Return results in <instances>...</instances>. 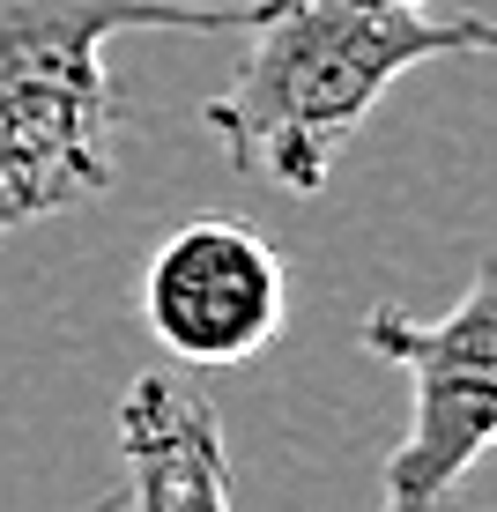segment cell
I'll return each mask as SVG.
<instances>
[{
    "instance_id": "obj_1",
    "label": "cell",
    "mask_w": 497,
    "mask_h": 512,
    "mask_svg": "<svg viewBox=\"0 0 497 512\" xmlns=\"http://www.w3.org/2000/svg\"><path fill=\"white\" fill-rule=\"evenodd\" d=\"M446 52H497L490 15H438L431 0H260L245 60L208 127L245 179L319 193L408 67Z\"/></svg>"
},
{
    "instance_id": "obj_2",
    "label": "cell",
    "mask_w": 497,
    "mask_h": 512,
    "mask_svg": "<svg viewBox=\"0 0 497 512\" xmlns=\"http://www.w3.org/2000/svg\"><path fill=\"white\" fill-rule=\"evenodd\" d=\"M260 0H0V238L112 186L119 30H253Z\"/></svg>"
},
{
    "instance_id": "obj_3",
    "label": "cell",
    "mask_w": 497,
    "mask_h": 512,
    "mask_svg": "<svg viewBox=\"0 0 497 512\" xmlns=\"http://www.w3.org/2000/svg\"><path fill=\"white\" fill-rule=\"evenodd\" d=\"M364 349L401 364L416 394L401 446L386 453L379 512H438L446 490L497 446V260H483L446 320H408L401 305L364 312Z\"/></svg>"
},
{
    "instance_id": "obj_5",
    "label": "cell",
    "mask_w": 497,
    "mask_h": 512,
    "mask_svg": "<svg viewBox=\"0 0 497 512\" xmlns=\"http://www.w3.org/2000/svg\"><path fill=\"white\" fill-rule=\"evenodd\" d=\"M127 512H238L216 409L171 372H141L119 409Z\"/></svg>"
},
{
    "instance_id": "obj_4",
    "label": "cell",
    "mask_w": 497,
    "mask_h": 512,
    "mask_svg": "<svg viewBox=\"0 0 497 512\" xmlns=\"http://www.w3.org/2000/svg\"><path fill=\"white\" fill-rule=\"evenodd\" d=\"M282 260L253 223L193 216L141 268V320L179 364H245L282 334Z\"/></svg>"
}]
</instances>
